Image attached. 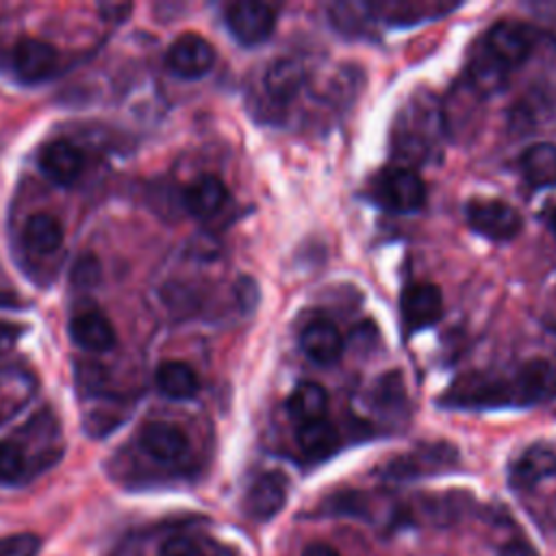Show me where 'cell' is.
Returning a JSON list of instances; mask_svg holds the SVG:
<instances>
[{
    "instance_id": "cell-6",
    "label": "cell",
    "mask_w": 556,
    "mask_h": 556,
    "mask_svg": "<svg viewBox=\"0 0 556 556\" xmlns=\"http://www.w3.org/2000/svg\"><path fill=\"white\" fill-rule=\"evenodd\" d=\"M213 63H215L213 46L195 33L180 35L167 50V67L176 76L187 80L202 78L204 74L211 72Z\"/></svg>"
},
{
    "instance_id": "cell-30",
    "label": "cell",
    "mask_w": 556,
    "mask_h": 556,
    "mask_svg": "<svg viewBox=\"0 0 556 556\" xmlns=\"http://www.w3.org/2000/svg\"><path fill=\"white\" fill-rule=\"evenodd\" d=\"M500 556H539V554L534 552V547H532L530 543L517 539V541L506 543V545L500 549Z\"/></svg>"
},
{
    "instance_id": "cell-1",
    "label": "cell",
    "mask_w": 556,
    "mask_h": 556,
    "mask_svg": "<svg viewBox=\"0 0 556 556\" xmlns=\"http://www.w3.org/2000/svg\"><path fill=\"white\" fill-rule=\"evenodd\" d=\"M441 104L430 93L406 102L393 130V146L402 159L424 163L437 150V137L443 132Z\"/></svg>"
},
{
    "instance_id": "cell-28",
    "label": "cell",
    "mask_w": 556,
    "mask_h": 556,
    "mask_svg": "<svg viewBox=\"0 0 556 556\" xmlns=\"http://www.w3.org/2000/svg\"><path fill=\"white\" fill-rule=\"evenodd\" d=\"M159 556H204L195 541L187 536H172L163 543Z\"/></svg>"
},
{
    "instance_id": "cell-20",
    "label": "cell",
    "mask_w": 556,
    "mask_h": 556,
    "mask_svg": "<svg viewBox=\"0 0 556 556\" xmlns=\"http://www.w3.org/2000/svg\"><path fill=\"white\" fill-rule=\"evenodd\" d=\"M287 408L289 415L298 421V424H308V421H317L324 419L326 408H328V393L321 384L317 382H300L289 400H287Z\"/></svg>"
},
{
    "instance_id": "cell-23",
    "label": "cell",
    "mask_w": 556,
    "mask_h": 556,
    "mask_svg": "<svg viewBox=\"0 0 556 556\" xmlns=\"http://www.w3.org/2000/svg\"><path fill=\"white\" fill-rule=\"evenodd\" d=\"M371 13L378 15V20H384L389 24H415L426 17H439L445 11H452L454 7H445L441 2H382V4H369Z\"/></svg>"
},
{
    "instance_id": "cell-11",
    "label": "cell",
    "mask_w": 556,
    "mask_h": 556,
    "mask_svg": "<svg viewBox=\"0 0 556 556\" xmlns=\"http://www.w3.org/2000/svg\"><path fill=\"white\" fill-rule=\"evenodd\" d=\"M306 83V67L293 56H280L271 61L263 74L265 96L276 104H289Z\"/></svg>"
},
{
    "instance_id": "cell-26",
    "label": "cell",
    "mask_w": 556,
    "mask_h": 556,
    "mask_svg": "<svg viewBox=\"0 0 556 556\" xmlns=\"http://www.w3.org/2000/svg\"><path fill=\"white\" fill-rule=\"evenodd\" d=\"M26 471L22 450L9 441H0V482H17Z\"/></svg>"
},
{
    "instance_id": "cell-19",
    "label": "cell",
    "mask_w": 556,
    "mask_h": 556,
    "mask_svg": "<svg viewBox=\"0 0 556 556\" xmlns=\"http://www.w3.org/2000/svg\"><path fill=\"white\" fill-rule=\"evenodd\" d=\"M156 389L169 400H189L198 393L200 380L195 371L182 361H165L156 369Z\"/></svg>"
},
{
    "instance_id": "cell-29",
    "label": "cell",
    "mask_w": 556,
    "mask_h": 556,
    "mask_svg": "<svg viewBox=\"0 0 556 556\" xmlns=\"http://www.w3.org/2000/svg\"><path fill=\"white\" fill-rule=\"evenodd\" d=\"M98 274H100L98 261H96L93 256H89V258L83 256V258L76 263L74 282H76V285H83V287H89V285H93V282L98 280Z\"/></svg>"
},
{
    "instance_id": "cell-12",
    "label": "cell",
    "mask_w": 556,
    "mask_h": 556,
    "mask_svg": "<svg viewBox=\"0 0 556 556\" xmlns=\"http://www.w3.org/2000/svg\"><path fill=\"white\" fill-rule=\"evenodd\" d=\"M302 352L317 365H332L343 354V337L328 319H313L300 332Z\"/></svg>"
},
{
    "instance_id": "cell-22",
    "label": "cell",
    "mask_w": 556,
    "mask_h": 556,
    "mask_svg": "<svg viewBox=\"0 0 556 556\" xmlns=\"http://www.w3.org/2000/svg\"><path fill=\"white\" fill-rule=\"evenodd\" d=\"M447 456L452 458V452H445V445H437V447H426L421 452H413V454H404L395 460L389 463L387 467V476L391 478H413V476H421L428 473L432 469H441L447 463Z\"/></svg>"
},
{
    "instance_id": "cell-18",
    "label": "cell",
    "mask_w": 556,
    "mask_h": 556,
    "mask_svg": "<svg viewBox=\"0 0 556 556\" xmlns=\"http://www.w3.org/2000/svg\"><path fill=\"white\" fill-rule=\"evenodd\" d=\"M228 198L226 185L217 176H200L185 189V206L195 217H211L215 215Z\"/></svg>"
},
{
    "instance_id": "cell-8",
    "label": "cell",
    "mask_w": 556,
    "mask_h": 556,
    "mask_svg": "<svg viewBox=\"0 0 556 556\" xmlns=\"http://www.w3.org/2000/svg\"><path fill=\"white\" fill-rule=\"evenodd\" d=\"M287 502V478L280 471L261 473L243 497V510L256 521H267L280 513Z\"/></svg>"
},
{
    "instance_id": "cell-3",
    "label": "cell",
    "mask_w": 556,
    "mask_h": 556,
    "mask_svg": "<svg viewBox=\"0 0 556 556\" xmlns=\"http://www.w3.org/2000/svg\"><path fill=\"white\" fill-rule=\"evenodd\" d=\"M374 198L389 211L410 213L424 204L426 187L419 174H415L410 167H391L378 176Z\"/></svg>"
},
{
    "instance_id": "cell-13",
    "label": "cell",
    "mask_w": 556,
    "mask_h": 556,
    "mask_svg": "<svg viewBox=\"0 0 556 556\" xmlns=\"http://www.w3.org/2000/svg\"><path fill=\"white\" fill-rule=\"evenodd\" d=\"M141 447L159 463H176L187 454L189 441L174 424L152 421L141 430Z\"/></svg>"
},
{
    "instance_id": "cell-16",
    "label": "cell",
    "mask_w": 556,
    "mask_h": 556,
    "mask_svg": "<svg viewBox=\"0 0 556 556\" xmlns=\"http://www.w3.org/2000/svg\"><path fill=\"white\" fill-rule=\"evenodd\" d=\"M508 67L497 61L482 43L467 63V83L478 96H491L506 87Z\"/></svg>"
},
{
    "instance_id": "cell-9",
    "label": "cell",
    "mask_w": 556,
    "mask_h": 556,
    "mask_svg": "<svg viewBox=\"0 0 556 556\" xmlns=\"http://www.w3.org/2000/svg\"><path fill=\"white\" fill-rule=\"evenodd\" d=\"M515 402L532 404L556 395V361L554 358H532L513 378Z\"/></svg>"
},
{
    "instance_id": "cell-5",
    "label": "cell",
    "mask_w": 556,
    "mask_h": 556,
    "mask_svg": "<svg viewBox=\"0 0 556 556\" xmlns=\"http://www.w3.org/2000/svg\"><path fill=\"white\" fill-rule=\"evenodd\" d=\"M226 24L237 41L256 46L271 35L276 11L265 2H235L226 9Z\"/></svg>"
},
{
    "instance_id": "cell-4",
    "label": "cell",
    "mask_w": 556,
    "mask_h": 556,
    "mask_svg": "<svg viewBox=\"0 0 556 556\" xmlns=\"http://www.w3.org/2000/svg\"><path fill=\"white\" fill-rule=\"evenodd\" d=\"M467 222L491 241H508L521 230V215L502 200H471L467 204Z\"/></svg>"
},
{
    "instance_id": "cell-25",
    "label": "cell",
    "mask_w": 556,
    "mask_h": 556,
    "mask_svg": "<svg viewBox=\"0 0 556 556\" xmlns=\"http://www.w3.org/2000/svg\"><path fill=\"white\" fill-rule=\"evenodd\" d=\"M22 237L28 250L37 254H50L63 243V228L56 217L48 213H37L28 217Z\"/></svg>"
},
{
    "instance_id": "cell-7",
    "label": "cell",
    "mask_w": 556,
    "mask_h": 556,
    "mask_svg": "<svg viewBox=\"0 0 556 556\" xmlns=\"http://www.w3.org/2000/svg\"><path fill=\"white\" fill-rule=\"evenodd\" d=\"M402 321L408 332H417L439 321L443 313V295L437 285L417 282L404 289L400 300Z\"/></svg>"
},
{
    "instance_id": "cell-31",
    "label": "cell",
    "mask_w": 556,
    "mask_h": 556,
    "mask_svg": "<svg viewBox=\"0 0 556 556\" xmlns=\"http://www.w3.org/2000/svg\"><path fill=\"white\" fill-rule=\"evenodd\" d=\"M300 556H339V554L324 543H311Z\"/></svg>"
},
{
    "instance_id": "cell-32",
    "label": "cell",
    "mask_w": 556,
    "mask_h": 556,
    "mask_svg": "<svg viewBox=\"0 0 556 556\" xmlns=\"http://www.w3.org/2000/svg\"><path fill=\"white\" fill-rule=\"evenodd\" d=\"M549 224H552V230H554V235H556V211L552 213V219H549Z\"/></svg>"
},
{
    "instance_id": "cell-14",
    "label": "cell",
    "mask_w": 556,
    "mask_h": 556,
    "mask_svg": "<svg viewBox=\"0 0 556 556\" xmlns=\"http://www.w3.org/2000/svg\"><path fill=\"white\" fill-rule=\"evenodd\" d=\"M83 165H85L83 152L74 143L63 141V139L50 141L48 146H43V150L39 154L41 172L59 185L74 182L80 176Z\"/></svg>"
},
{
    "instance_id": "cell-24",
    "label": "cell",
    "mask_w": 556,
    "mask_h": 556,
    "mask_svg": "<svg viewBox=\"0 0 556 556\" xmlns=\"http://www.w3.org/2000/svg\"><path fill=\"white\" fill-rule=\"evenodd\" d=\"M521 169L532 187L556 185V146L534 143L521 156Z\"/></svg>"
},
{
    "instance_id": "cell-15",
    "label": "cell",
    "mask_w": 556,
    "mask_h": 556,
    "mask_svg": "<svg viewBox=\"0 0 556 556\" xmlns=\"http://www.w3.org/2000/svg\"><path fill=\"white\" fill-rule=\"evenodd\" d=\"M552 476H556V454L545 445L528 447L510 467V484L515 489H534Z\"/></svg>"
},
{
    "instance_id": "cell-21",
    "label": "cell",
    "mask_w": 556,
    "mask_h": 556,
    "mask_svg": "<svg viewBox=\"0 0 556 556\" xmlns=\"http://www.w3.org/2000/svg\"><path fill=\"white\" fill-rule=\"evenodd\" d=\"M295 441L304 456L308 458H326L332 454L339 445V432L337 428L324 417L317 421L300 424L295 432Z\"/></svg>"
},
{
    "instance_id": "cell-10",
    "label": "cell",
    "mask_w": 556,
    "mask_h": 556,
    "mask_svg": "<svg viewBox=\"0 0 556 556\" xmlns=\"http://www.w3.org/2000/svg\"><path fill=\"white\" fill-rule=\"evenodd\" d=\"M11 63L20 80L41 83L50 78L59 65L56 50L39 39H24L11 52Z\"/></svg>"
},
{
    "instance_id": "cell-2",
    "label": "cell",
    "mask_w": 556,
    "mask_h": 556,
    "mask_svg": "<svg viewBox=\"0 0 556 556\" xmlns=\"http://www.w3.org/2000/svg\"><path fill=\"white\" fill-rule=\"evenodd\" d=\"M536 41V30L519 20H502L495 26H491V30L484 37L486 50L508 70L526 63L534 52Z\"/></svg>"
},
{
    "instance_id": "cell-17",
    "label": "cell",
    "mask_w": 556,
    "mask_h": 556,
    "mask_svg": "<svg viewBox=\"0 0 556 556\" xmlns=\"http://www.w3.org/2000/svg\"><path fill=\"white\" fill-rule=\"evenodd\" d=\"M72 339L91 352H106L115 345V330L111 321L100 313H80L70 324Z\"/></svg>"
},
{
    "instance_id": "cell-27",
    "label": "cell",
    "mask_w": 556,
    "mask_h": 556,
    "mask_svg": "<svg viewBox=\"0 0 556 556\" xmlns=\"http://www.w3.org/2000/svg\"><path fill=\"white\" fill-rule=\"evenodd\" d=\"M37 552L39 539L33 532H20L0 539V556H35Z\"/></svg>"
}]
</instances>
